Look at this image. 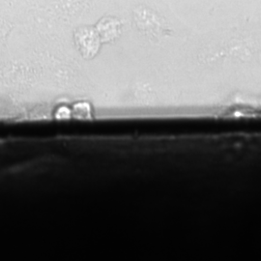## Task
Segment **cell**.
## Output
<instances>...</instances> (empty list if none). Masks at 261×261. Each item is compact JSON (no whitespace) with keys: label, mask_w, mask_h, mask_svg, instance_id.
<instances>
[{"label":"cell","mask_w":261,"mask_h":261,"mask_svg":"<svg viewBox=\"0 0 261 261\" xmlns=\"http://www.w3.org/2000/svg\"><path fill=\"white\" fill-rule=\"evenodd\" d=\"M76 45L84 56H92L98 48L97 38L88 32H81L76 36Z\"/></svg>","instance_id":"6da1fadb"}]
</instances>
